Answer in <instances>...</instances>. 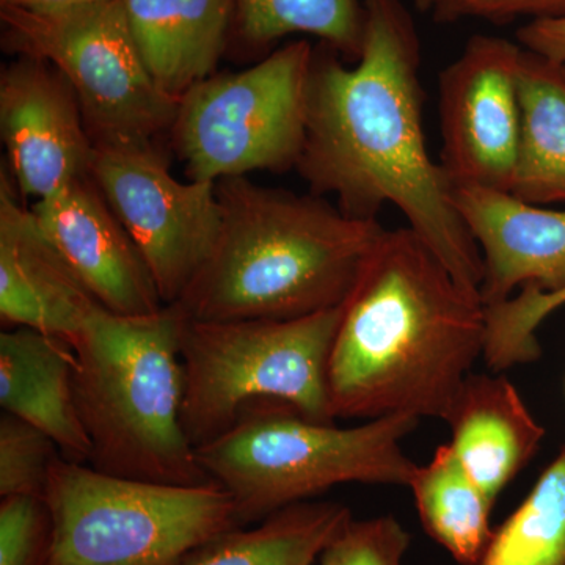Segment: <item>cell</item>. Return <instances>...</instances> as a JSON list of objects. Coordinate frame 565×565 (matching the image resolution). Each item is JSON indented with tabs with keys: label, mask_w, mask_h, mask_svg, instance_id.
<instances>
[{
	"label": "cell",
	"mask_w": 565,
	"mask_h": 565,
	"mask_svg": "<svg viewBox=\"0 0 565 565\" xmlns=\"http://www.w3.org/2000/svg\"><path fill=\"white\" fill-rule=\"evenodd\" d=\"M411 535L392 515L349 520L323 548L321 565H403Z\"/></svg>",
	"instance_id": "484cf974"
},
{
	"label": "cell",
	"mask_w": 565,
	"mask_h": 565,
	"mask_svg": "<svg viewBox=\"0 0 565 565\" xmlns=\"http://www.w3.org/2000/svg\"><path fill=\"white\" fill-rule=\"evenodd\" d=\"M99 2H106V0H0V6L32 11H61Z\"/></svg>",
	"instance_id": "f546056e"
},
{
	"label": "cell",
	"mask_w": 565,
	"mask_h": 565,
	"mask_svg": "<svg viewBox=\"0 0 565 565\" xmlns=\"http://www.w3.org/2000/svg\"><path fill=\"white\" fill-rule=\"evenodd\" d=\"M408 487L427 534L457 563L478 565L493 535L490 511L494 503L451 446H438L429 462L418 465Z\"/></svg>",
	"instance_id": "44dd1931"
},
{
	"label": "cell",
	"mask_w": 565,
	"mask_h": 565,
	"mask_svg": "<svg viewBox=\"0 0 565 565\" xmlns=\"http://www.w3.org/2000/svg\"><path fill=\"white\" fill-rule=\"evenodd\" d=\"M478 565H565V445L493 531Z\"/></svg>",
	"instance_id": "603a6c76"
},
{
	"label": "cell",
	"mask_w": 565,
	"mask_h": 565,
	"mask_svg": "<svg viewBox=\"0 0 565 565\" xmlns=\"http://www.w3.org/2000/svg\"><path fill=\"white\" fill-rule=\"evenodd\" d=\"M181 321L173 305L141 316L99 307L71 341L95 470L162 484L212 482L182 427Z\"/></svg>",
	"instance_id": "277c9868"
},
{
	"label": "cell",
	"mask_w": 565,
	"mask_h": 565,
	"mask_svg": "<svg viewBox=\"0 0 565 565\" xmlns=\"http://www.w3.org/2000/svg\"><path fill=\"white\" fill-rule=\"evenodd\" d=\"M364 20V0H236L233 32L258 50L294 33L318 36L355 63L362 52Z\"/></svg>",
	"instance_id": "7402d4cb"
},
{
	"label": "cell",
	"mask_w": 565,
	"mask_h": 565,
	"mask_svg": "<svg viewBox=\"0 0 565 565\" xmlns=\"http://www.w3.org/2000/svg\"><path fill=\"white\" fill-rule=\"evenodd\" d=\"M522 54L514 41L476 33L441 71L438 163L452 185L511 192L522 126Z\"/></svg>",
	"instance_id": "8fae6325"
},
{
	"label": "cell",
	"mask_w": 565,
	"mask_h": 565,
	"mask_svg": "<svg viewBox=\"0 0 565 565\" xmlns=\"http://www.w3.org/2000/svg\"><path fill=\"white\" fill-rule=\"evenodd\" d=\"M54 522L44 497L0 500V565H47Z\"/></svg>",
	"instance_id": "4316f807"
},
{
	"label": "cell",
	"mask_w": 565,
	"mask_h": 565,
	"mask_svg": "<svg viewBox=\"0 0 565 565\" xmlns=\"http://www.w3.org/2000/svg\"><path fill=\"white\" fill-rule=\"evenodd\" d=\"M351 519L348 505L303 501L275 512L252 530L226 531L182 565H313Z\"/></svg>",
	"instance_id": "ffe728a7"
},
{
	"label": "cell",
	"mask_w": 565,
	"mask_h": 565,
	"mask_svg": "<svg viewBox=\"0 0 565 565\" xmlns=\"http://www.w3.org/2000/svg\"><path fill=\"white\" fill-rule=\"evenodd\" d=\"M102 307L0 174V321L73 341Z\"/></svg>",
	"instance_id": "9a60e30c"
},
{
	"label": "cell",
	"mask_w": 565,
	"mask_h": 565,
	"mask_svg": "<svg viewBox=\"0 0 565 565\" xmlns=\"http://www.w3.org/2000/svg\"><path fill=\"white\" fill-rule=\"evenodd\" d=\"M446 423L449 446L493 503L545 437V427L504 375H468Z\"/></svg>",
	"instance_id": "e0dca14e"
},
{
	"label": "cell",
	"mask_w": 565,
	"mask_h": 565,
	"mask_svg": "<svg viewBox=\"0 0 565 565\" xmlns=\"http://www.w3.org/2000/svg\"><path fill=\"white\" fill-rule=\"evenodd\" d=\"M435 2H437V0H414L416 9L423 11V13H430L434 9Z\"/></svg>",
	"instance_id": "4dcf8cb0"
},
{
	"label": "cell",
	"mask_w": 565,
	"mask_h": 565,
	"mask_svg": "<svg viewBox=\"0 0 565 565\" xmlns=\"http://www.w3.org/2000/svg\"><path fill=\"white\" fill-rule=\"evenodd\" d=\"M452 202L481 250L486 308L530 285L550 296L565 291V211L478 185H452Z\"/></svg>",
	"instance_id": "5bb4252c"
},
{
	"label": "cell",
	"mask_w": 565,
	"mask_h": 565,
	"mask_svg": "<svg viewBox=\"0 0 565 565\" xmlns=\"http://www.w3.org/2000/svg\"><path fill=\"white\" fill-rule=\"evenodd\" d=\"M62 457L39 427L2 412L0 416V498L44 497L52 465Z\"/></svg>",
	"instance_id": "d4e9b609"
},
{
	"label": "cell",
	"mask_w": 565,
	"mask_h": 565,
	"mask_svg": "<svg viewBox=\"0 0 565 565\" xmlns=\"http://www.w3.org/2000/svg\"><path fill=\"white\" fill-rule=\"evenodd\" d=\"M419 422L392 415L340 427L289 404L259 401L196 456L207 478L232 497L244 526L334 486H411L418 463L403 441Z\"/></svg>",
	"instance_id": "5b68a950"
},
{
	"label": "cell",
	"mask_w": 565,
	"mask_h": 565,
	"mask_svg": "<svg viewBox=\"0 0 565 565\" xmlns=\"http://www.w3.org/2000/svg\"><path fill=\"white\" fill-rule=\"evenodd\" d=\"M222 226L210 258L173 305L196 321L296 319L340 307L379 237L322 196L264 188L247 177L217 184Z\"/></svg>",
	"instance_id": "3957f363"
},
{
	"label": "cell",
	"mask_w": 565,
	"mask_h": 565,
	"mask_svg": "<svg viewBox=\"0 0 565 565\" xmlns=\"http://www.w3.org/2000/svg\"><path fill=\"white\" fill-rule=\"evenodd\" d=\"M565 305V291L550 296L525 286L505 302L486 308L487 332L482 359L493 373L533 363L541 356L537 330L550 315Z\"/></svg>",
	"instance_id": "cb8c5ba5"
},
{
	"label": "cell",
	"mask_w": 565,
	"mask_h": 565,
	"mask_svg": "<svg viewBox=\"0 0 565 565\" xmlns=\"http://www.w3.org/2000/svg\"><path fill=\"white\" fill-rule=\"evenodd\" d=\"M3 50L51 63L68 81L95 145L154 143L178 102L158 87L134 41L122 0L61 11L0 6Z\"/></svg>",
	"instance_id": "ba28073f"
},
{
	"label": "cell",
	"mask_w": 565,
	"mask_h": 565,
	"mask_svg": "<svg viewBox=\"0 0 565 565\" xmlns=\"http://www.w3.org/2000/svg\"><path fill=\"white\" fill-rule=\"evenodd\" d=\"M0 131L18 192L39 200L92 177L95 143L51 63L18 57L0 76Z\"/></svg>",
	"instance_id": "7c38bea8"
},
{
	"label": "cell",
	"mask_w": 565,
	"mask_h": 565,
	"mask_svg": "<svg viewBox=\"0 0 565 565\" xmlns=\"http://www.w3.org/2000/svg\"><path fill=\"white\" fill-rule=\"evenodd\" d=\"M44 500L54 535L47 565H182L237 527L215 482L173 486L120 478L58 457Z\"/></svg>",
	"instance_id": "52a82bcc"
},
{
	"label": "cell",
	"mask_w": 565,
	"mask_h": 565,
	"mask_svg": "<svg viewBox=\"0 0 565 565\" xmlns=\"http://www.w3.org/2000/svg\"><path fill=\"white\" fill-rule=\"evenodd\" d=\"M516 43L550 61L565 63V18L525 22L516 31Z\"/></svg>",
	"instance_id": "f1b7e54d"
},
{
	"label": "cell",
	"mask_w": 565,
	"mask_h": 565,
	"mask_svg": "<svg viewBox=\"0 0 565 565\" xmlns=\"http://www.w3.org/2000/svg\"><path fill=\"white\" fill-rule=\"evenodd\" d=\"M31 210L41 230L107 311L141 316L167 307L139 248L93 177L71 182Z\"/></svg>",
	"instance_id": "4fadbf2b"
},
{
	"label": "cell",
	"mask_w": 565,
	"mask_h": 565,
	"mask_svg": "<svg viewBox=\"0 0 565 565\" xmlns=\"http://www.w3.org/2000/svg\"><path fill=\"white\" fill-rule=\"evenodd\" d=\"M430 13L438 24L484 21L505 25L565 18V0H437Z\"/></svg>",
	"instance_id": "83f0119b"
},
{
	"label": "cell",
	"mask_w": 565,
	"mask_h": 565,
	"mask_svg": "<svg viewBox=\"0 0 565 565\" xmlns=\"http://www.w3.org/2000/svg\"><path fill=\"white\" fill-rule=\"evenodd\" d=\"M341 316L343 305L280 321L182 316L181 419L193 448L221 437L247 405L259 401L289 404L316 422L334 423L329 360Z\"/></svg>",
	"instance_id": "8992f818"
},
{
	"label": "cell",
	"mask_w": 565,
	"mask_h": 565,
	"mask_svg": "<svg viewBox=\"0 0 565 565\" xmlns=\"http://www.w3.org/2000/svg\"><path fill=\"white\" fill-rule=\"evenodd\" d=\"M148 73L180 102L214 76L232 36L236 0H122Z\"/></svg>",
	"instance_id": "ac0fdd59"
},
{
	"label": "cell",
	"mask_w": 565,
	"mask_h": 565,
	"mask_svg": "<svg viewBox=\"0 0 565 565\" xmlns=\"http://www.w3.org/2000/svg\"><path fill=\"white\" fill-rule=\"evenodd\" d=\"M481 297L415 232L386 230L367 255L329 360L334 419L408 415L446 423L484 355Z\"/></svg>",
	"instance_id": "7a4b0ae2"
},
{
	"label": "cell",
	"mask_w": 565,
	"mask_h": 565,
	"mask_svg": "<svg viewBox=\"0 0 565 565\" xmlns=\"http://www.w3.org/2000/svg\"><path fill=\"white\" fill-rule=\"evenodd\" d=\"M519 99L522 126L511 192L539 206L565 204V63L523 47Z\"/></svg>",
	"instance_id": "d6986e66"
},
{
	"label": "cell",
	"mask_w": 565,
	"mask_h": 565,
	"mask_svg": "<svg viewBox=\"0 0 565 565\" xmlns=\"http://www.w3.org/2000/svg\"><path fill=\"white\" fill-rule=\"evenodd\" d=\"M364 9L359 61L344 65L332 47L315 51L297 172L351 217L377 218L393 204L456 281L481 297V250L427 148L414 17L404 0H364Z\"/></svg>",
	"instance_id": "6da1fadb"
},
{
	"label": "cell",
	"mask_w": 565,
	"mask_h": 565,
	"mask_svg": "<svg viewBox=\"0 0 565 565\" xmlns=\"http://www.w3.org/2000/svg\"><path fill=\"white\" fill-rule=\"evenodd\" d=\"M77 359L70 341L25 327L0 333V407L43 430L63 459L88 463L90 440L77 412Z\"/></svg>",
	"instance_id": "2e32d148"
},
{
	"label": "cell",
	"mask_w": 565,
	"mask_h": 565,
	"mask_svg": "<svg viewBox=\"0 0 565 565\" xmlns=\"http://www.w3.org/2000/svg\"><path fill=\"white\" fill-rule=\"evenodd\" d=\"M92 177L139 248L163 305L181 299L222 226L217 182H181L154 143L95 145Z\"/></svg>",
	"instance_id": "30bf717a"
},
{
	"label": "cell",
	"mask_w": 565,
	"mask_h": 565,
	"mask_svg": "<svg viewBox=\"0 0 565 565\" xmlns=\"http://www.w3.org/2000/svg\"><path fill=\"white\" fill-rule=\"evenodd\" d=\"M313 58L307 40L292 41L252 68L214 74L182 95L170 136L191 181L296 169Z\"/></svg>",
	"instance_id": "9c48e42d"
}]
</instances>
